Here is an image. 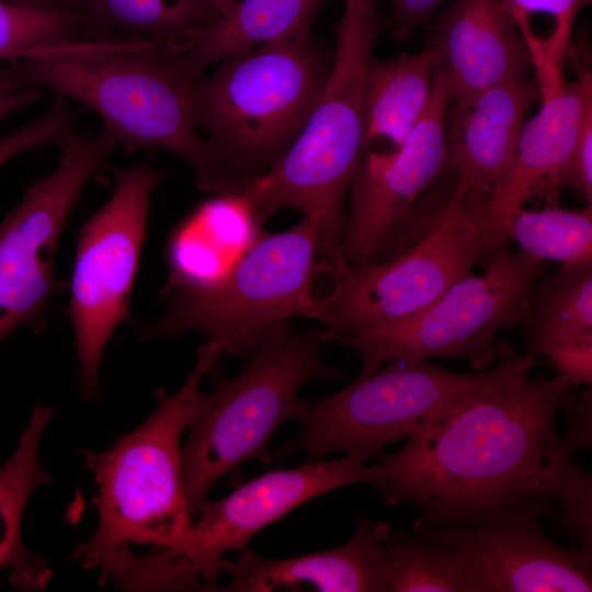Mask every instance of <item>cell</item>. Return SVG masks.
<instances>
[{
    "label": "cell",
    "mask_w": 592,
    "mask_h": 592,
    "mask_svg": "<svg viewBox=\"0 0 592 592\" xmlns=\"http://www.w3.org/2000/svg\"><path fill=\"white\" fill-rule=\"evenodd\" d=\"M565 376H528L469 400L383 454L372 485L386 503H408L415 524L474 526L538 494L555 419L571 399Z\"/></svg>",
    "instance_id": "1"
},
{
    "label": "cell",
    "mask_w": 592,
    "mask_h": 592,
    "mask_svg": "<svg viewBox=\"0 0 592 592\" xmlns=\"http://www.w3.org/2000/svg\"><path fill=\"white\" fill-rule=\"evenodd\" d=\"M183 39L98 35L46 45L13 60L30 87H47L94 111L127 150L167 149L201 191L224 193L225 173L193 111L195 71Z\"/></svg>",
    "instance_id": "2"
},
{
    "label": "cell",
    "mask_w": 592,
    "mask_h": 592,
    "mask_svg": "<svg viewBox=\"0 0 592 592\" xmlns=\"http://www.w3.org/2000/svg\"><path fill=\"white\" fill-rule=\"evenodd\" d=\"M335 48L320 96L298 138L239 192L262 226L293 208L321 226V258L337 262L345 230L344 196L367 150V66L380 32L377 0H344Z\"/></svg>",
    "instance_id": "3"
},
{
    "label": "cell",
    "mask_w": 592,
    "mask_h": 592,
    "mask_svg": "<svg viewBox=\"0 0 592 592\" xmlns=\"http://www.w3.org/2000/svg\"><path fill=\"white\" fill-rule=\"evenodd\" d=\"M221 349L204 341L182 387L159 396L155 412L106 451L81 449L98 494L92 499L99 523L73 557L86 569L101 570V582L118 551L132 544L169 548L193 523L183 479L181 437L200 405L203 378Z\"/></svg>",
    "instance_id": "4"
},
{
    "label": "cell",
    "mask_w": 592,
    "mask_h": 592,
    "mask_svg": "<svg viewBox=\"0 0 592 592\" xmlns=\"http://www.w3.org/2000/svg\"><path fill=\"white\" fill-rule=\"evenodd\" d=\"M330 64L311 32L221 61L193 87V111L237 193L270 170L304 129Z\"/></svg>",
    "instance_id": "5"
},
{
    "label": "cell",
    "mask_w": 592,
    "mask_h": 592,
    "mask_svg": "<svg viewBox=\"0 0 592 592\" xmlns=\"http://www.w3.org/2000/svg\"><path fill=\"white\" fill-rule=\"evenodd\" d=\"M539 364L506 343L496 366L474 374L452 372L429 360L390 361L360 373L333 395L298 399L291 419L300 432L280 445L272 458L303 449L308 460L342 452L364 463L463 403L527 377Z\"/></svg>",
    "instance_id": "6"
},
{
    "label": "cell",
    "mask_w": 592,
    "mask_h": 592,
    "mask_svg": "<svg viewBox=\"0 0 592 592\" xmlns=\"http://www.w3.org/2000/svg\"><path fill=\"white\" fill-rule=\"evenodd\" d=\"M323 343L322 329L297 332L291 321L281 322L265 334L238 375L203 392L181 447L193 517L218 479L251 459L272 463L271 437L291 419L306 383L343 377L321 361Z\"/></svg>",
    "instance_id": "7"
},
{
    "label": "cell",
    "mask_w": 592,
    "mask_h": 592,
    "mask_svg": "<svg viewBox=\"0 0 592 592\" xmlns=\"http://www.w3.org/2000/svg\"><path fill=\"white\" fill-rule=\"evenodd\" d=\"M501 213L457 187L429 232L403 252L333 274L331 291L316 298L325 342L384 328L428 307L459 280L509 249Z\"/></svg>",
    "instance_id": "8"
},
{
    "label": "cell",
    "mask_w": 592,
    "mask_h": 592,
    "mask_svg": "<svg viewBox=\"0 0 592 592\" xmlns=\"http://www.w3.org/2000/svg\"><path fill=\"white\" fill-rule=\"evenodd\" d=\"M321 258V226L305 217L288 230L262 234L230 271L204 289L161 295L167 305L139 339H175L198 332L221 354L249 358L275 326L292 318L314 319V281L329 270Z\"/></svg>",
    "instance_id": "9"
},
{
    "label": "cell",
    "mask_w": 592,
    "mask_h": 592,
    "mask_svg": "<svg viewBox=\"0 0 592 592\" xmlns=\"http://www.w3.org/2000/svg\"><path fill=\"white\" fill-rule=\"evenodd\" d=\"M546 261L523 250L494 254L482 275L459 280L437 299L397 323L340 338L363 360L361 373L390 361L462 358L477 371L497 361L500 329L523 322Z\"/></svg>",
    "instance_id": "10"
},
{
    "label": "cell",
    "mask_w": 592,
    "mask_h": 592,
    "mask_svg": "<svg viewBox=\"0 0 592 592\" xmlns=\"http://www.w3.org/2000/svg\"><path fill=\"white\" fill-rule=\"evenodd\" d=\"M112 172V196L79 231L66 309L75 333L80 386L89 396L100 391L109 340L129 320L150 200L164 177L147 163L113 168Z\"/></svg>",
    "instance_id": "11"
},
{
    "label": "cell",
    "mask_w": 592,
    "mask_h": 592,
    "mask_svg": "<svg viewBox=\"0 0 592 592\" xmlns=\"http://www.w3.org/2000/svg\"><path fill=\"white\" fill-rule=\"evenodd\" d=\"M115 145L104 130L94 137L72 133L59 144L57 167L34 181L0 223V343L19 327L41 321L57 287L59 238Z\"/></svg>",
    "instance_id": "12"
},
{
    "label": "cell",
    "mask_w": 592,
    "mask_h": 592,
    "mask_svg": "<svg viewBox=\"0 0 592 592\" xmlns=\"http://www.w3.org/2000/svg\"><path fill=\"white\" fill-rule=\"evenodd\" d=\"M447 104L436 68L429 103L407 139L390 152H364L348 189L349 213L333 274L369 262L387 232L449 168Z\"/></svg>",
    "instance_id": "13"
},
{
    "label": "cell",
    "mask_w": 592,
    "mask_h": 592,
    "mask_svg": "<svg viewBox=\"0 0 592 592\" xmlns=\"http://www.w3.org/2000/svg\"><path fill=\"white\" fill-rule=\"evenodd\" d=\"M375 467L345 456L317 459L288 469H277L246 481L228 496L202 502L198 520L169 549L217 588L223 555L243 550L262 528L299 505L344 486L371 483Z\"/></svg>",
    "instance_id": "14"
},
{
    "label": "cell",
    "mask_w": 592,
    "mask_h": 592,
    "mask_svg": "<svg viewBox=\"0 0 592 592\" xmlns=\"http://www.w3.org/2000/svg\"><path fill=\"white\" fill-rule=\"evenodd\" d=\"M550 511L546 497L532 494L493 522L425 526L466 549L494 592L592 591V543L565 548L551 542L539 524V516Z\"/></svg>",
    "instance_id": "15"
},
{
    "label": "cell",
    "mask_w": 592,
    "mask_h": 592,
    "mask_svg": "<svg viewBox=\"0 0 592 592\" xmlns=\"http://www.w3.org/2000/svg\"><path fill=\"white\" fill-rule=\"evenodd\" d=\"M539 100L535 79L523 78L448 101L445 137L457 187L493 198L514 164L525 117Z\"/></svg>",
    "instance_id": "16"
},
{
    "label": "cell",
    "mask_w": 592,
    "mask_h": 592,
    "mask_svg": "<svg viewBox=\"0 0 592 592\" xmlns=\"http://www.w3.org/2000/svg\"><path fill=\"white\" fill-rule=\"evenodd\" d=\"M448 101L527 78V46L501 0H454L432 39Z\"/></svg>",
    "instance_id": "17"
},
{
    "label": "cell",
    "mask_w": 592,
    "mask_h": 592,
    "mask_svg": "<svg viewBox=\"0 0 592 592\" xmlns=\"http://www.w3.org/2000/svg\"><path fill=\"white\" fill-rule=\"evenodd\" d=\"M389 526L387 522L361 519L345 544L287 559H267L243 549L236 561L223 559L220 571L231 580L218 591L382 592L383 538Z\"/></svg>",
    "instance_id": "18"
},
{
    "label": "cell",
    "mask_w": 592,
    "mask_h": 592,
    "mask_svg": "<svg viewBox=\"0 0 592 592\" xmlns=\"http://www.w3.org/2000/svg\"><path fill=\"white\" fill-rule=\"evenodd\" d=\"M539 100V111L522 127L509 177L491 198L501 212H514L534 196H546L555 205L561 177L583 124L592 116L591 72L566 81Z\"/></svg>",
    "instance_id": "19"
},
{
    "label": "cell",
    "mask_w": 592,
    "mask_h": 592,
    "mask_svg": "<svg viewBox=\"0 0 592 592\" xmlns=\"http://www.w3.org/2000/svg\"><path fill=\"white\" fill-rule=\"evenodd\" d=\"M262 231L239 194H217L202 203L169 239V274L160 295L195 292L216 284Z\"/></svg>",
    "instance_id": "20"
},
{
    "label": "cell",
    "mask_w": 592,
    "mask_h": 592,
    "mask_svg": "<svg viewBox=\"0 0 592 592\" xmlns=\"http://www.w3.org/2000/svg\"><path fill=\"white\" fill-rule=\"evenodd\" d=\"M55 409L36 403L16 448L0 467V570L9 569L10 587L22 591L46 588L52 568L23 544L21 523L33 491L49 483L50 475L39 459L42 435Z\"/></svg>",
    "instance_id": "21"
},
{
    "label": "cell",
    "mask_w": 592,
    "mask_h": 592,
    "mask_svg": "<svg viewBox=\"0 0 592 592\" xmlns=\"http://www.w3.org/2000/svg\"><path fill=\"white\" fill-rule=\"evenodd\" d=\"M382 592H494L477 560L463 547L414 524L389 526L383 538Z\"/></svg>",
    "instance_id": "22"
},
{
    "label": "cell",
    "mask_w": 592,
    "mask_h": 592,
    "mask_svg": "<svg viewBox=\"0 0 592 592\" xmlns=\"http://www.w3.org/2000/svg\"><path fill=\"white\" fill-rule=\"evenodd\" d=\"M328 0H238L227 19L198 29L181 46L197 72L261 45L305 35Z\"/></svg>",
    "instance_id": "23"
},
{
    "label": "cell",
    "mask_w": 592,
    "mask_h": 592,
    "mask_svg": "<svg viewBox=\"0 0 592 592\" xmlns=\"http://www.w3.org/2000/svg\"><path fill=\"white\" fill-rule=\"evenodd\" d=\"M436 57L429 43L417 54L382 61L372 57L365 78L366 148L378 138L400 146L423 114L433 88Z\"/></svg>",
    "instance_id": "24"
},
{
    "label": "cell",
    "mask_w": 592,
    "mask_h": 592,
    "mask_svg": "<svg viewBox=\"0 0 592 592\" xmlns=\"http://www.w3.org/2000/svg\"><path fill=\"white\" fill-rule=\"evenodd\" d=\"M528 354L592 344V264L560 265L534 286L523 319Z\"/></svg>",
    "instance_id": "25"
},
{
    "label": "cell",
    "mask_w": 592,
    "mask_h": 592,
    "mask_svg": "<svg viewBox=\"0 0 592 592\" xmlns=\"http://www.w3.org/2000/svg\"><path fill=\"white\" fill-rule=\"evenodd\" d=\"M81 19L95 36L175 41L219 18L201 0H82Z\"/></svg>",
    "instance_id": "26"
},
{
    "label": "cell",
    "mask_w": 592,
    "mask_h": 592,
    "mask_svg": "<svg viewBox=\"0 0 592 592\" xmlns=\"http://www.w3.org/2000/svg\"><path fill=\"white\" fill-rule=\"evenodd\" d=\"M501 212V210H500ZM509 240L526 253L561 265L592 264V207L563 209L551 205L543 210L501 212Z\"/></svg>",
    "instance_id": "27"
},
{
    "label": "cell",
    "mask_w": 592,
    "mask_h": 592,
    "mask_svg": "<svg viewBox=\"0 0 592 592\" xmlns=\"http://www.w3.org/2000/svg\"><path fill=\"white\" fill-rule=\"evenodd\" d=\"M537 493L555 506L553 525L558 533L592 543L591 475L573 462L557 432L546 452Z\"/></svg>",
    "instance_id": "28"
},
{
    "label": "cell",
    "mask_w": 592,
    "mask_h": 592,
    "mask_svg": "<svg viewBox=\"0 0 592 592\" xmlns=\"http://www.w3.org/2000/svg\"><path fill=\"white\" fill-rule=\"evenodd\" d=\"M83 31L78 16L0 0V61H13L43 46L80 38Z\"/></svg>",
    "instance_id": "29"
},
{
    "label": "cell",
    "mask_w": 592,
    "mask_h": 592,
    "mask_svg": "<svg viewBox=\"0 0 592 592\" xmlns=\"http://www.w3.org/2000/svg\"><path fill=\"white\" fill-rule=\"evenodd\" d=\"M107 577L126 590L217 591L169 548L140 557L124 548L113 558L105 581Z\"/></svg>",
    "instance_id": "30"
},
{
    "label": "cell",
    "mask_w": 592,
    "mask_h": 592,
    "mask_svg": "<svg viewBox=\"0 0 592 592\" xmlns=\"http://www.w3.org/2000/svg\"><path fill=\"white\" fill-rule=\"evenodd\" d=\"M75 132L73 114L67 99L56 94L39 116L0 139V168L18 155L47 144L59 145Z\"/></svg>",
    "instance_id": "31"
},
{
    "label": "cell",
    "mask_w": 592,
    "mask_h": 592,
    "mask_svg": "<svg viewBox=\"0 0 592 592\" xmlns=\"http://www.w3.org/2000/svg\"><path fill=\"white\" fill-rule=\"evenodd\" d=\"M524 41L537 35L532 21L545 15L554 22L553 31L544 37L548 46L565 53L578 14L591 0H501Z\"/></svg>",
    "instance_id": "32"
},
{
    "label": "cell",
    "mask_w": 592,
    "mask_h": 592,
    "mask_svg": "<svg viewBox=\"0 0 592 592\" xmlns=\"http://www.w3.org/2000/svg\"><path fill=\"white\" fill-rule=\"evenodd\" d=\"M560 187L574 192L587 205L592 202V116L583 124L570 160L560 180Z\"/></svg>",
    "instance_id": "33"
},
{
    "label": "cell",
    "mask_w": 592,
    "mask_h": 592,
    "mask_svg": "<svg viewBox=\"0 0 592 592\" xmlns=\"http://www.w3.org/2000/svg\"><path fill=\"white\" fill-rule=\"evenodd\" d=\"M568 424L563 439L565 447L571 453L591 446L592 443V391L587 387L579 396H572L565 405Z\"/></svg>",
    "instance_id": "34"
},
{
    "label": "cell",
    "mask_w": 592,
    "mask_h": 592,
    "mask_svg": "<svg viewBox=\"0 0 592 592\" xmlns=\"http://www.w3.org/2000/svg\"><path fill=\"white\" fill-rule=\"evenodd\" d=\"M391 8L392 36L396 41L408 39L425 24L446 0H388Z\"/></svg>",
    "instance_id": "35"
},
{
    "label": "cell",
    "mask_w": 592,
    "mask_h": 592,
    "mask_svg": "<svg viewBox=\"0 0 592 592\" xmlns=\"http://www.w3.org/2000/svg\"><path fill=\"white\" fill-rule=\"evenodd\" d=\"M42 98L38 87H26L13 91H0V123L10 114L36 102ZM2 136H0V139Z\"/></svg>",
    "instance_id": "36"
},
{
    "label": "cell",
    "mask_w": 592,
    "mask_h": 592,
    "mask_svg": "<svg viewBox=\"0 0 592 592\" xmlns=\"http://www.w3.org/2000/svg\"><path fill=\"white\" fill-rule=\"evenodd\" d=\"M7 3L49 12L75 15L81 19L82 0H1ZM82 20V19H81Z\"/></svg>",
    "instance_id": "37"
},
{
    "label": "cell",
    "mask_w": 592,
    "mask_h": 592,
    "mask_svg": "<svg viewBox=\"0 0 592 592\" xmlns=\"http://www.w3.org/2000/svg\"><path fill=\"white\" fill-rule=\"evenodd\" d=\"M30 87L19 72L13 61L8 65L0 61V91H13Z\"/></svg>",
    "instance_id": "38"
},
{
    "label": "cell",
    "mask_w": 592,
    "mask_h": 592,
    "mask_svg": "<svg viewBox=\"0 0 592 592\" xmlns=\"http://www.w3.org/2000/svg\"><path fill=\"white\" fill-rule=\"evenodd\" d=\"M219 19L229 18L237 7L238 0H201Z\"/></svg>",
    "instance_id": "39"
}]
</instances>
